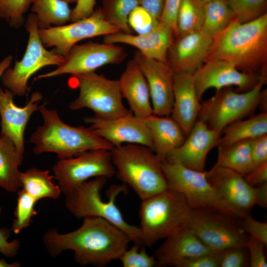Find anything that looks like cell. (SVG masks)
<instances>
[{"label":"cell","instance_id":"1","mask_svg":"<svg viewBox=\"0 0 267 267\" xmlns=\"http://www.w3.org/2000/svg\"><path fill=\"white\" fill-rule=\"evenodd\" d=\"M43 241L52 257L71 250L77 264L97 267H105L119 260L131 242L119 228L102 218L94 217L84 218L78 228L68 233L49 229L44 234Z\"/></svg>","mask_w":267,"mask_h":267},{"label":"cell","instance_id":"2","mask_svg":"<svg viewBox=\"0 0 267 267\" xmlns=\"http://www.w3.org/2000/svg\"><path fill=\"white\" fill-rule=\"evenodd\" d=\"M226 61L247 73L261 74L267 65V13L253 21L233 20L213 37L209 59Z\"/></svg>","mask_w":267,"mask_h":267},{"label":"cell","instance_id":"3","mask_svg":"<svg viewBox=\"0 0 267 267\" xmlns=\"http://www.w3.org/2000/svg\"><path fill=\"white\" fill-rule=\"evenodd\" d=\"M43 124L32 134L30 142L37 155L53 153L58 159L71 158L84 152L95 150H111L114 146L100 137L90 127L71 126L64 123L57 111L39 106Z\"/></svg>","mask_w":267,"mask_h":267},{"label":"cell","instance_id":"4","mask_svg":"<svg viewBox=\"0 0 267 267\" xmlns=\"http://www.w3.org/2000/svg\"><path fill=\"white\" fill-rule=\"evenodd\" d=\"M115 175L141 200L168 189L162 162L150 148L126 144L111 150Z\"/></svg>","mask_w":267,"mask_h":267},{"label":"cell","instance_id":"5","mask_svg":"<svg viewBox=\"0 0 267 267\" xmlns=\"http://www.w3.org/2000/svg\"><path fill=\"white\" fill-rule=\"evenodd\" d=\"M191 208L182 194L169 189L142 200L138 226L142 245L151 246L185 227Z\"/></svg>","mask_w":267,"mask_h":267},{"label":"cell","instance_id":"6","mask_svg":"<svg viewBox=\"0 0 267 267\" xmlns=\"http://www.w3.org/2000/svg\"><path fill=\"white\" fill-rule=\"evenodd\" d=\"M106 180L104 177H97L83 182L66 196L65 207L77 219L102 218L124 232L131 242L142 245L139 227L129 223L116 204L117 197L125 191L126 185H113L108 193V201H104L100 192Z\"/></svg>","mask_w":267,"mask_h":267},{"label":"cell","instance_id":"7","mask_svg":"<svg viewBox=\"0 0 267 267\" xmlns=\"http://www.w3.org/2000/svg\"><path fill=\"white\" fill-rule=\"evenodd\" d=\"M267 81V70L251 89L238 92L231 87L216 90L214 95L201 103L198 120L220 133L229 124L250 116L260 105Z\"/></svg>","mask_w":267,"mask_h":267},{"label":"cell","instance_id":"8","mask_svg":"<svg viewBox=\"0 0 267 267\" xmlns=\"http://www.w3.org/2000/svg\"><path fill=\"white\" fill-rule=\"evenodd\" d=\"M69 85L79 89L78 96L70 105L72 110L88 108L94 115L113 118L132 113L123 102L118 80L93 72L72 75Z\"/></svg>","mask_w":267,"mask_h":267},{"label":"cell","instance_id":"9","mask_svg":"<svg viewBox=\"0 0 267 267\" xmlns=\"http://www.w3.org/2000/svg\"><path fill=\"white\" fill-rule=\"evenodd\" d=\"M37 22L35 13L29 15L25 24L29 39L24 54L13 68H7L1 78L3 86L15 95L26 94L28 80L38 71L47 66H58L65 59L53 50L45 49L39 36Z\"/></svg>","mask_w":267,"mask_h":267},{"label":"cell","instance_id":"10","mask_svg":"<svg viewBox=\"0 0 267 267\" xmlns=\"http://www.w3.org/2000/svg\"><path fill=\"white\" fill-rule=\"evenodd\" d=\"M185 227L191 230L215 252L246 246L249 237L241 227L239 220L212 209L191 208Z\"/></svg>","mask_w":267,"mask_h":267},{"label":"cell","instance_id":"11","mask_svg":"<svg viewBox=\"0 0 267 267\" xmlns=\"http://www.w3.org/2000/svg\"><path fill=\"white\" fill-rule=\"evenodd\" d=\"M52 169L53 178L65 196L92 178H107L115 175L110 150L106 149L89 150L71 158L59 159Z\"/></svg>","mask_w":267,"mask_h":267},{"label":"cell","instance_id":"12","mask_svg":"<svg viewBox=\"0 0 267 267\" xmlns=\"http://www.w3.org/2000/svg\"><path fill=\"white\" fill-rule=\"evenodd\" d=\"M207 177L222 213L240 220L256 205L255 187L239 173L225 168L212 167L207 171Z\"/></svg>","mask_w":267,"mask_h":267},{"label":"cell","instance_id":"13","mask_svg":"<svg viewBox=\"0 0 267 267\" xmlns=\"http://www.w3.org/2000/svg\"><path fill=\"white\" fill-rule=\"evenodd\" d=\"M120 31L105 19L101 8L94 11L89 17L69 24L39 28L43 44L54 47L53 50L64 57L81 40Z\"/></svg>","mask_w":267,"mask_h":267},{"label":"cell","instance_id":"14","mask_svg":"<svg viewBox=\"0 0 267 267\" xmlns=\"http://www.w3.org/2000/svg\"><path fill=\"white\" fill-rule=\"evenodd\" d=\"M127 56L124 48L117 44L88 42L75 44L55 70L38 76L36 79L64 74L72 75L95 72L108 64H119Z\"/></svg>","mask_w":267,"mask_h":267},{"label":"cell","instance_id":"15","mask_svg":"<svg viewBox=\"0 0 267 267\" xmlns=\"http://www.w3.org/2000/svg\"><path fill=\"white\" fill-rule=\"evenodd\" d=\"M162 167L168 189L182 194L192 208H208L222 212L207 178V171L194 170L167 161L162 162Z\"/></svg>","mask_w":267,"mask_h":267},{"label":"cell","instance_id":"16","mask_svg":"<svg viewBox=\"0 0 267 267\" xmlns=\"http://www.w3.org/2000/svg\"><path fill=\"white\" fill-rule=\"evenodd\" d=\"M261 74L247 73L238 70L230 63L221 59H209L193 73L196 91L201 101L205 92L235 86L236 91L253 89L260 79Z\"/></svg>","mask_w":267,"mask_h":267},{"label":"cell","instance_id":"17","mask_svg":"<svg viewBox=\"0 0 267 267\" xmlns=\"http://www.w3.org/2000/svg\"><path fill=\"white\" fill-rule=\"evenodd\" d=\"M85 121L97 134L114 147L137 144L153 151L151 134L144 119L132 113L113 118H102L94 115L86 117Z\"/></svg>","mask_w":267,"mask_h":267},{"label":"cell","instance_id":"18","mask_svg":"<svg viewBox=\"0 0 267 267\" xmlns=\"http://www.w3.org/2000/svg\"><path fill=\"white\" fill-rule=\"evenodd\" d=\"M133 58L147 82L153 114L170 116L174 101V73L168 64L149 58L138 50Z\"/></svg>","mask_w":267,"mask_h":267},{"label":"cell","instance_id":"19","mask_svg":"<svg viewBox=\"0 0 267 267\" xmlns=\"http://www.w3.org/2000/svg\"><path fill=\"white\" fill-rule=\"evenodd\" d=\"M221 135L197 119L183 143L171 151L165 161L204 171L207 156L212 148L218 146Z\"/></svg>","mask_w":267,"mask_h":267},{"label":"cell","instance_id":"20","mask_svg":"<svg viewBox=\"0 0 267 267\" xmlns=\"http://www.w3.org/2000/svg\"><path fill=\"white\" fill-rule=\"evenodd\" d=\"M14 95L9 89L0 88V135L9 138L23 154L24 135L27 123L33 113L38 110L43 97L40 92L35 91L24 106L19 107L14 102Z\"/></svg>","mask_w":267,"mask_h":267},{"label":"cell","instance_id":"21","mask_svg":"<svg viewBox=\"0 0 267 267\" xmlns=\"http://www.w3.org/2000/svg\"><path fill=\"white\" fill-rule=\"evenodd\" d=\"M213 37L200 30L176 38L167 53V64L174 74L194 73L206 61Z\"/></svg>","mask_w":267,"mask_h":267},{"label":"cell","instance_id":"22","mask_svg":"<svg viewBox=\"0 0 267 267\" xmlns=\"http://www.w3.org/2000/svg\"><path fill=\"white\" fill-rule=\"evenodd\" d=\"M175 37L168 26L159 22L150 32L133 34L117 32L104 36L103 43L122 44L134 46L144 56L167 64V53Z\"/></svg>","mask_w":267,"mask_h":267},{"label":"cell","instance_id":"23","mask_svg":"<svg viewBox=\"0 0 267 267\" xmlns=\"http://www.w3.org/2000/svg\"><path fill=\"white\" fill-rule=\"evenodd\" d=\"M212 252L191 230L184 227L165 239L154 256L156 266L178 267L184 260Z\"/></svg>","mask_w":267,"mask_h":267},{"label":"cell","instance_id":"24","mask_svg":"<svg viewBox=\"0 0 267 267\" xmlns=\"http://www.w3.org/2000/svg\"><path fill=\"white\" fill-rule=\"evenodd\" d=\"M200 101L193 74H174V101L171 115L186 136L197 120L201 108Z\"/></svg>","mask_w":267,"mask_h":267},{"label":"cell","instance_id":"25","mask_svg":"<svg viewBox=\"0 0 267 267\" xmlns=\"http://www.w3.org/2000/svg\"><path fill=\"white\" fill-rule=\"evenodd\" d=\"M118 82L122 97L126 99L134 115L144 119L153 114L147 82L134 58L127 63Z\"/></svg>","mask_w":267,"mask_h":267},{"label":"cell","instance_id":"26","mask_svg":"<svg viewBox=\"0 0 267 267\" xmlns=\"http://www.w3.org/2000/svg\"><path fill=\"white\" fill-rule=\"evenodd\" d=\"M151 134L153 151L161 162L180 145L186 136L178 124L169 116L152 114L144 119Z\"/></svg>","mask_w":267,"mask_h":267},{"label":"cell","instance_id":"27","mask_svg":"<svg viewBox=\"0 0 267 267\" xmlns=\"http://www.w3.org/2000/svg\"><path fill=\"white\" fill-rule=\"evenodd\" d=\"M23 154L7 137L0 135V187L9 192H17L21 187L19 167Z\"/></svg>","mask_w":267,"mask_h":267},{"label":"cell","instance_id":"28","mask_svg":"<svg viewBox=\"0 0 267 267\" xmlns=\"http://www.w3.org/2000/svg\"><path fill=\"white\" fill-rule=\"evenodd\" d=\"M218 146L250 140L267 134V113L263 111L232 123L222 131Z\"/></svg>","mask_w":267,"mask_h":267},{"label":"cell","instance_id":"29","mask_svg":"<svg viewBox=\"0 0 267 267\" xmlns=\"http://www.w3.org/2000/svg\"><path fill=\"white\" fill-rule=\"evenodd\" d=\"M218 147L217 160L213 168L229 169L243 176L255 168L251 154V139Z\"/></svg>","mask_w":267,"mask_h":267},{"label":"cell","instance_id":"30","mask_svg":"<svg viewBox=\"0 0 267 267\" xmlns=\"http://www.w3.org/2000/svg\"><path fill=\"white\" fill-rule=\"evenodd\" d=\"M53 178L48 170L29 169L21 173V187L37 202L45 198L56 199L61 191L53 182Z\"/></svg>","mask_w":267,"mask_h":267},{"label":"cell","instance_id":"31","mask_svg":"<svg viewBox=\"0 0 267 267\" xmlns=\"http://www.w3.org/2000/svg\"><path fill=\"white\" fill-rule=\"evenodd\" d=\"M31 11L38 20L39 29L65 24L71 20L72 10L62 0H33Z\"/></svg>","mask_w":267,"mask_h":267},{"label":"cell","instance_id":"32","mask_svg":"<svg viewBox=\"0 0 267 267\" xmlns=\"http://www.w3.org/2000/svg\"><path fill=\"white\" fill-rule=\"evenodd\" d=\"M205 3L201 0H181L177 17V37L201 30Z\"/></svg>","mask_w":267,"mask_h":267},{"label":"cell","instance_id":"33","mask_svg":"<svg viewBox=\"0 0 267 267\" xmlns=\"http://www.w3.org/2000/svg\"><path fill=\"white\" fill-rule=\"evenodd\" d=\"M233 20V15L226 0H216L205 3V15L201 29L213 37Z\"/></svg>","mask_w":267,"mask_h":267},{"label":"cell","instance_id":"34","mask_svg":"<svg viewBox=\"0 0 267 267\" xmlns=\"http://www.w3.org/2000/svg\"><path fill=\"white\" fill-rule=\"evenodd\" d=\"M137 5V0H103L101 9L108 22L121 32L132 33L128 19L130 13Z\"/></svg>","mask_w":267,"mask_h":267},{"label":"cell","instance_id":"35","mask_svg":"<svg viewBox=\"0 0 267 267\" xmlns=\"http://www.w3.org/2000/svg\"><path fill=\"white\" fill-rule=\"evenodd\" d=\"M17 192V203L11 230L19 234L30 225L32 218L37 215L35 208L37 201L22 188Z\"/></svg>","mask_w":267,"mask_h":267},{"label":"cell","instance_id":"36","mask_svg":"<svg viewBox=\"0 0 267 267\" xmlns=\"http://www.w3.org/2000/svg\"><path fill=\"white\" fill-rule=\"evenodd\" d=\"M233 20L239 23L255 20L266 12L267 0H226Z\"/></svg>","mask_w":267,"mask_h":267},{"label":"cell","instance_id":"37","mask_svg":"<svg viewBox=\"0 0 267 267\" xmlns=\"http://www.w3.org/2000/svg\"><path fill=\"white\" fill-rule=\"evenodd\" d=\"M33 0H0V14L9 25L15 28L24 22L23 15Z\"/></svg>","mask_w":267,"mask_h":267},{"label":"cell","instance_id":"38","mask_svg":"<svg viewBox=\"0 0 267 267\" xmlns=\"http://www.w3.org/2000/svg\"><path fill=\"white\" fill-rule=\"evenodd\" d=\"M134 245L126 249L119 260L124 267H153L156 266L154 255L150 256L145 246L133 243Z\"/></svg>","mask_w":267,"mask_h":267},{"label":"cell","instance_id":"39","mask_svg":"<svg viewBox=\"0 0 267 267\" xmlns=\"http://www.w3.org/2000/svg\"><path fill=\"white\" fill-rule=\"evenodd\" d=\"M128 22L132 30H133L136 34H143L154 29L159 21L145 8L138 5L130 13Z\"/></svg>","mask_w":267,"mask_h":267},{"label":"cell","instance_id":"40","mask_svg":"<svg viewBox=\"0 0 267 267\" xmlns=\"http://www.w3.org/2000/svg\"><path fill=\"white\" fill-rule=\"evenodd\" d=\"M218 252L219 267L249 266V255L246 245L233 246Z\"/></svg>","mask_w":267,"mask_h":267},{"label":"cell","instance_id":"41","mask_svg":"<svg viewBox=\"0 0 267 267\" xmlns=\"http://www.w3.org/2000/svg\"><path fill=\"white\" fill-rule=\"evenodd\" d=\"M246 247L249 255V266L251 267H267L265 255V245L260 240L249 235Z\"/></svg>","mask_w":267,"mask_h":267},{"label":"cell","instance_id":"42","mask_svg":"<svg viewBox=\"0 0 267 267\" xmlns=\"http://www.w3.org/2000/svg\"><path fill=\"white\" fill-rule=\"evenodd\" d=\"M244 231L267 245V222L257 221L249 215L240 220Z\"/></svg>","mask_w":267,"mask_h":267},{"label":"cell","instance_id":"43","mask_svg":"<svg viewBox=\"0 0 267 267\" xmlns=\"http://www.w3.org/2000/svg\"><path fill=\"white\" fill-rule=\"evenodd\" d=\"M181 0H165L163 12L159 22L173 30L175 38L177 37V17Z\"/></svg>","mask_w":267,"mask_h":267},{"label":"cell","instance_id":"44","mask_svg":"<svg viewBox=\"0 0 267 267\" xmlns=\"http://www.w3.org/2000/svg\"><path fill=\"white\" fill-rule=\"evenodd\" d=\"M1 211L2 208L0 207V215ZM11 234L10 230L6 228L0 229V253L8 258L15 257L20 247V242L18 240H8Z\"/></svg>","mask_w":267,"mask_h":267},{"label":"cell","instance_id":"45","mask_svg":"<svg viewBox=\"0 0 267 267\" xmlns=\"http://www.w3.org/2000/svg\"><path fill=\"white\" fill-rule=\"evenodd\" d=\"M251 149L254 168L267 162V134L251 139Z\"/></svg>","mask_w":267,"mask_h":267},{"label":"cell","instance_id":"46","mask_svg":"<svg viewBox=\"0 0 267 267\" xmlns=\"http://www.w3.org/2000/svg\"><path fill=\"white\" fill-rule=\"evenodd\" d=\"M178 267H219V252L213 251L184 260Z\"/></svg>","mask_w":267,"mask_h":267},{"label":"cell","instance_id":"47","mask_svg":"<svg viewBox=\"0 0 267 267\" xmlns=\"http://www.w3.org/2000/svg\"><path fill=\"white\" fill-rule=\"evenodd\" d=\"M95 0H78L72 10L71 20L74 22L90 16L94 12Z\"/></svg>","mask_w":267,"mask_h":267},{"label":"cell","instance_id":"48","mask_svg":"<svg viewBox=\"0 0 267 267\" xmlns=\"http://www.w3.org/2000/svg\"><path fill=\"white\" fill-rule=\"evenodd\" d=\"M243 177L247 183L254 187L267 182V162L256 167Z\"/></svg>","mask_w":267,"mask_h":267},{"label":"cell","instance_id":"49","mask_svg":"<svg viewBox=\"0 0 267 267\" xmlns=\"http://www.w3.org/2000/svg\"><path fill=\"white\" fill-rule=\"evenodd\" d=\"M139 5L145 8L155 19L160 21L165 0H137Z\"/></svg>","mask_w":267,"mask_h":267},{"label":"cell","instance_id":"50","mask_svg":"<svg viewBox=\"0 0 267 267\" xmlns=\"http://www.w3.org/2000/svg\"><path fill=\"white\" fill-rule=\"evenodd\" d=\"M256 188V205L267 208V182L262 184Z\"/></svg>","mask_w":267,"mask_h":267},{"label":"cell","instance_id":"51","mask_svg":"<svg viewBox=\"0 0 267 267\" xmlns=\"http://www.w3.org/2000/svg\"><path fill=\"white\" fill-rule=\"evenodd\" d=\"M12 56L10 55L7 56L5 57L0 62V79L1 78V76L4 73V72L9 67L11 61H12Z\"/></svg>","mask_w":267,"mask_h":267},{"label":"cell","instance_id":"52","mask_svg":"<svg viewBox=\"0 0 267 267\" xmlns=\"http://www.w3.org/2000/svg\"><path fill=\"white\" fill-rule=\"evenodd\" d=\"M20 264L18 262L9 263L4 259H0V267H20Z\"/></svg>","mask_w":267,"mask_h":267},{"label":"cell","instance_id":"53","mask_svg":"<svg viewBox=\"0 0 267 267\" xmlns=\"http://www.w3.org/2000/svg\"><path fill=\"white\" fill-rule=\"evenodd\" d=\"M68 3H73V2H77L78 0H62Z\"/></svg>","mask_w":267,"mask_h":267},{"label":"cell","instance_id":"54","mask_svg":"<svg viewBox=\"0 0 267 267\" xmlns=\"http://www.w3.org/2000/svg\"><path fill=\"white\" fill-rule=\"evenodd\" d=\"M201 0L203 1L205 3H208L212 1H214L216 0Z\"/></svg>","mask_w":267,"mask_h":267},{"label":"cell","instance_id":"55","mask_svg":"<svg viewBox=\"0 0 267 267\" xmlns=\"http://www.w3.org/2000/svg\"><path fill=\"white\" fill-rule=\"evenodd\" d=\"M0 18H1V15H0Z\"/></svg>","mask_w":267,"mask_h":267}]
</instances>
